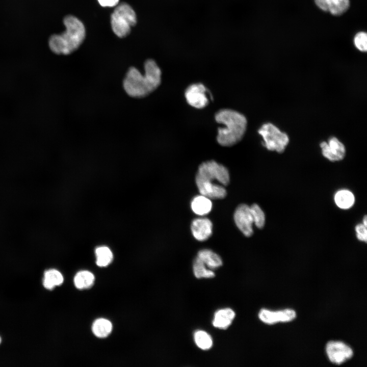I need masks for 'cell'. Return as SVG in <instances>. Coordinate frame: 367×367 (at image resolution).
Here are the masks:
<instances>
[{
  "instance_id": "obj_6",
  "label": "cell",
  "mask_w": 367,
  "mask_h": 367,
  "mask_svg": "<svg viewBox=\"0 0 367 367\" xmlns=\"http://www.w3.org/2000/svg\"><path fill=\"white\" fill-rule=\"evenodd\" d=\"M196 176L212 181L216 180L223 186H227L230 180L227 169L213 160L201 163Z\"/></svg>"
},
{
  "instance_id": "obj_30",
  "label": "cell",
  "mask_w": 367,
  "mask_h": 367,
  "mask_svg": "<svg viewBox=\"0 0 367 367\" xmlns=\"http://www.w3.org/2000/svg\"><path fill=\"white\" fill-rule=\"evenodd\" d=\"M362 224L364 226H367V217L366 215L363 217V218L362 219Z\"/></svg>"
},
{
  "instance_id": "obj_10",
  "label": "cell",
  "mask_w": 367,
  "mask_h": 367,
  "mask_svg": "<svg viewBox=\"0 0 367 367\" xmlns=\"http://www.w3.org/2000/svg\"><path fill=\"white\" fill-rule=\"evenodd\" d=\"M195 181L200 194L211 199H223L226 196L227 192L223 185L197 176Z\"/></svg>"
},
{
  "instance_id": "obj_2",
  "label": "cell",
  "mask_w": 367,
  "mask_h": 367,
  "mask_svg": "<svg viewBox=\"0 0 367 367\" xmlns=\"http://www.w3.org/2000/svg\"><path fill=\"white\" fill-rule=\"evenodd\" d=\"M66 30L61 34H54L48 40L51 50L58 55H68L81 45L84 41L86 31L82 22L76 17L68 15L63 20Z\"/></svg>"
},
{
  "instance_id": "obj_21",
  "label": "cell",
  "mask_w": 367,
  "mask_h": 367,
  "mask_svg": "<svg viewBox=\"0 0 367 367\" xmlns=\"http://www.w3.org/2000/svg\"><path fill=\"white\" fill-rule=\"evenodd\" d=\"M96 263L101 267L108 266L112 261L113 255L111 249L107 246H100L95 249Z\"/></svg>"
},
{
  "instance_id": "obj_9",
  "label": "cell",
  "mask_w": 367,
  "mask_h": 367,
  "mask_svg": "<svg viewBox=\"0 0 367 367\" xmlns=\"http://www.w3.org/2000/svg\"><path fill=\"white\" fill-rule=\"evenodd\" d=\"M207 89L200 83L190 85L186 90L185 96L187 102L197 109H202L208 103L206 96Z\"/></svg>"
},
{
  "instance_id": "obj_12",
  "label": "cell",
  "mask_w": 367,
  "mask_h": 367,
  "mask_svg": "<svg viewBox=\"0 0 367 367\" xmlns=\"http://www.w3.org/2000/svg\"><path fill=\"white\" fill-rule=\"evenodd\" d=\"M296 316V312L291 309H285L276 311L262 309L258 313L259 319L268 324H273L279 322L291 321L295 318Z\"/></svg>"
},
{
  "instance_id": "obj_13",
  "label": "cell",
  "mask_w": 367,
  "mask_h": 367,
  "mask_svg": "<svg viewBox=\"0 0 367 367\" xmlns=\"http://www.w3.org/2000/svg\"><path fill=\"white\" fill-rule=\"evenodd\" d=\"M191 230L194 238L199 241L207 240L213 233V223L205 217L194 219L191 225Z\"/></svg>"
},
{
  "instance_id": "obj_7",
  "label": "cell",
  "mask_w": 367,
  "mask_h": 367,
  "mask_svg": "<svg viewBox=\"0 0 367 367\" xmlns=\"http://www.w3.org/2000/svg\"><path fill=\"white\" fill-rule=\"evenodd\" d=\"M233 219L236 226L244 235L249 237L252 235L253 219L249 206L240 204L234 211Z\"/></svg>"
},
{
  "instance_id": "obj_27",
  "label": "cell",
  "mask_w": 367,
  "mask_h": 367,
  "mask_svg": "<svg viewBox=\"0 0 367 367\" xmlns=\"http://www.w3.org/2000/svg\"><path fill=\"white\" fill-rule=\"evenodd\" d=\"M356 237L358 240L366 243L367 229L366 226L362 223L358 224L355 226Z\"/></svg>"
},
{
  "instance_id": "obj_20",
  "label": "cell",
  "mask_w": 367,
  "mask_h": 367,
  "mask_svg": "<svg viewBox=\"0 0 367 367\" xmlns=\"http://www.w3.org/2000/svg\"><path fill=\"white\" fill-rule=\"evenodd\" d=\"M354 200L353 194L350 191L346 190L338 191L334 196L336 204L342 209L350 208L353 205Z\"/></svg>"
},
{
  "instance_id": "obj_23",
  "label": "cell",
  "mask_w": 367,
  "mask_h": 367,
  "mask_svg": "<svg viewBox=\"0 0 367 367\" xmlns=\"http://www.w3.org/2000/svg\"><path fill=\"white\" fill-rule=\"evenodd\" d=\"M195 342L197 346L202 350L210 349L213 345L211 336L205 331L198 330L194 334Z\"/></svg>"
},
{
  "instance_id": "obj_31",
  "label": "cell",
  "mask_w": 367,
  "mask_h": 367,
  "mask_svg": "<svg viewBox=\"0 0 367 367\" xmlns=\"http://www.w3.org/2000/svg\"><path fill=\"white\" fill-rule=\"evenodd\" d=\"M1 337H0V343H1Z\"/></svg>"
},
{
  "instance_id": "obj_19",
  "label": "cell",
  "mask_w": 367,
  "mask_h": 367,
  "mask_svg": "<svg viewBox=\"0 0 367 367\" xmlns=\"http://www.w3.org/2000/svg\"><path fill=\"white\" fill-rule=\"evenodd\" d=\"M94 278V276L91 272L86 270L81 271L75 275L74 283L78 289H88L93 284Z\"/></svg>"
},
{
  "instance_id": "obj_5",
  "label": "cell",
  "mask_w": 367,
  "mask_h": 367,
  "mask_svg": "<svg viewBox=\"0 0 367 367\" xmlns=\"http://www.w3.org/2000/svg\"><path fill=\"white\" fill-rule=\"evenodd\" d=\"M258 132L263 137L264 146L269 150L282 153L289 142L287 134L271 123L264 124Z\"/></svg>"
},
{
  "instance_id": "obj_4",
  "label": "cell",
  "mask_w": 367,
  "mask_h": 367,
  "mask_svg": "<svg viewBox=\"0 0 367 367\" xmlns=\"http://www.w3.org/2000/svg\"><path fill=\"white\" fill-rule=\"evenodd\" d=\"M137 22L136 14L126 3L119 5L111 15V23L113 32L119 37L127 36Z\"/></svg>"
},
{
  "instance_id": "obj_11",
  "label": "cell",
  "mask_w": 367,
  "mask_h": 367,
  "mask_svg": "<svg viewBox=\"0 0 367 367\" xmlns=\"http://www.w3.org/2000/svg\"><path fill=\"white\" fill-rule=\"evenodd\" d=\"M322 152L324 157L332 162L342 160L346 154L344 145L336 138L331 137L328 142L320 144Z\"/></svg>"
},
{
  "instance_id": "obj_3",
  "label": "cell",
  "mask_w": 367,
  "mask_h": 367,
  "mask_svg": "<svg viewBox=\"0 0 367 367\" xmlns=\"http://www.w3.org/2000/svg\"><path fill=\"white\" fill-rule=\"evenodd\" d=\"M215 120L224 125L218 128L217 140L223 146H231L243 138L247 128V121L243 114L230 109H222L215 114Z\"/></svg>"
},
{
  "instance_id": "obj_16",
  "label": "cell",
  "mask_w": 367,
  "mask_h": 367,
  "mask_svg": "<svg viewBox=\"0 0 367 367\" xmlns=\"http://www.w3.org/2000/svg\"><path fill=\"white\" fill-rule=\"evenodd\" d=\"M197 257L210 269H215L222 265V260L220 256L210 249H204L200 250Z\"/></svg>"
},
{
  "instance_id": "obj_14",
  "label": "cell",
  "mask_w": 367,
  "mask_h": 367,
  "mask_svg": "<svg viewBox=\"0 0 367 367\" xmlns=\"http://www.w3.org/2000/svg\"><path fill=\"white\" fill-rule=\"evenodd\" d=\"M212 207L211 199L201 194L194 197L191 203L192 211L200 216L208 214L212 211Z\"/></svg>"
},
{
  "instance_id": "obj_24",
  "label": "cell",
  "mask_w": 367,
  "mask_h": 367,
  "mask_svg": "<svg viewBox=\"0 0 367 367\" xmlns=\"http://www.w3.org/2000/svg\"><path fill=\"white\" fill-rule=\"evenodd\" d=\"M193 268L194 274L197 278H212L215 276L214 272L207 269L205 265L197 257L194 260Z\"/></svg>"
},
{
  "instance_id": "obj_29",
  "label": "cell",
  "mask_w": 367,
  "mask_h": 367,
  "mask_svg": "<svg viewBox=\"0 0 367 367\" xmlns=\"http://www.w3.org/2000/svg\"><path fill=\"white\" fill-rule=\"evenodd\" d=\"M328 0H314L317 6L324 11H328Z\"/></svg>"
},
{
  "instance_id": "obj_18",
  "label": "cell",
  "mask_w": 367,
  "mask_h": 367,
  "mask_svg": "<svg viewBox=\"0 0 367 367\" xmlns=\"http://www.w3.org/2000/svg\"><path fill=\"white\" fill-rule=\"evenodd\" d=\"M63 282V277L59 271L50 269L45 272L43 284L45 288L51 290L55 286L61 285Z\"/></svg>"
},
{
  "instance_id": "obj_25",
  "label": "cell",
  "mask_w": 367,
  "mask_h": 367,
  "mask_svg": "<svg viewBox=\"0 0 367 367\" xmlns=\"http://www.w3.org/2000/svg\"><path fill=\"white\" fill-rule=\"evenodd\" d=\"M253 223L259 228H263L265 224V215L261 207L257 204H253L250 206Z\"/></svg>"
},
{
  "instance_id": "obj_15",
  "label": "cell",
  "mask_w": 367,
  "mask_h": 367,
  "mask_svg": "<svg viewBox=\"0 0 367 367\" xmlns=\"http://www.w3.org/2000/svg\"><path fill=\"white\" fill-rule=\"evenodd\" d=\"M235 317V313L230 308L220 309L214 315L213 324L219 329H225L231 324Z\"/></svg>"
},
{
  "instance_id": "obj_1",
  "label": "cell",
  "mask_w": 367,
  "mask_h": 367,
  "mask_svg": "<svg viewBox=\"0 0 367 367\" xmlns=\"http://www.w3.org/2000/svg\"><path fill=\"white\" fill-rule=\"evenodd\" d=\"M144 75L134 67L128 70L123 81L124 90L129 96L144 97L156 90L161 83L162 72L156 63L148 59L144 63Z\"/></svg>"
},
{
  "instance_id": "obj_22",
  "label": "cell",
  "mask_w": 367,
  "mask_h": 367,
  "mask_svg": "<svg viewBox=\"0 0 367 367\" xmlns=\"http://www.w3.org/2000/svg\"><path fill=\"white\" fill-rule=\"evenodd\" d=\"M350 6L349 0H328V11L335 16L345 13Z\"/></svg>"
},
{
  "instance_id": "obj_26",
  "label": "cell",
  "mask_w": 367,
  "mask_h": 367,
  "mask_svg": "<svg viewBox=\"0 0 367 367\" xmlns=\"http://www.w3.org/2000/svg\"><path fill=\"white\" fill-rule=\"evenodd\" d=\"M355 47L360 51L365 52L367 50V35L365 32H360L354 38Z\"/></svg>"
},
{
  "instance_id": "obj_28",
  "label": "cell",
  "mask_w": 367,
  "mask_h": 367,
  "mask_svg": "<svg viewBox=\"0 0 367 367\" xmlns=\"http://www.w3.org/2000/svg\"><path fill=\"white\" fill-rule=\"evenodd\" d=\"M98 2L102 7H114L118 4L119 0H98Z\"/></svg>"
},
{
  "instance_id": "obj_17",
  "label": "cell",
  "mask_w": 367,
  "mask_h": 367,
  "mask_svg": "<svg viewBox=\"0 0 367 367\" xmlns=\"http://www.w3.org/2000/svg\"><path fill=\"white\" fill-rule=\"evenodd\" d=\"M92 330L95 336L99 338H104L111 333L112 325L108 320L100 318L94 321L92 325Z\"/></svg>"
},
{
  "instance_id": "obj_8",
  "label": "cell",
  "mask_w": 367,
  "mask_h": 367,
  "mask_svg": "<svg viewBox=\"0 0 367 367\" xmlns=\"http://www.w3.org/2000/svg\"><path fill=\"white\" fill-rule=\"evenodd\" d=\"M326 353L329 360L333 363L339 364L352 357V349L339 341H330L326 345Z\"/></svg>"
}]
</instances>
